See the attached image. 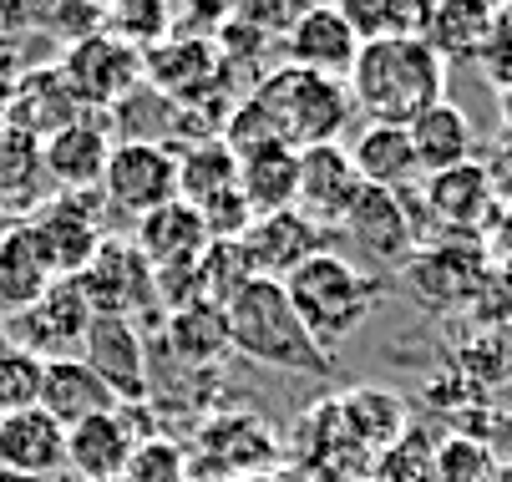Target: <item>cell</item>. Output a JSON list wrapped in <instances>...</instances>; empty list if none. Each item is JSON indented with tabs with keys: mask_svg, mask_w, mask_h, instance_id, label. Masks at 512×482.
<instances>
[{
	"mask_svg": "<svg viewBox=\"0 0 512 482\" xmlns=\"http://www.w3.org/2000/svg\"><path fill=\"white\" fill-rule=\"evenodd\" d=\"M360 173L340 143L305 148L300 153V178H295V214H305L315 229L335 234L350 214V203L360 198Z\"/></svg>",
	"mask_w": 512,
	"mask_h": 482,
	"instance_id": "14",
	"label": "cell"
},
{
	"mask_svg": "<svg viewBox=\"0 0 512 482\" xmlns=\"http://www.w3.org/2000/svg\"><path fill=\"white\" fill-rule=\"evenodd\" d=\"M188 482H218V477H188Z\"/></svg>",
	"mask_w": 512,
	"mask_h": 482,
	"instance_id": "41",
	"label": "cell"
},
{
	"mask_svg": "<svg viewBox=\"0 0 512 482\" xmlns=\"http://www.w3.org/2000/svg\"><path fill=\"white\" fill-rule=\"evenodd\" d=\"M137 442H142V432L132 427V417L122 406L97 411V417L66 427V467L82 482H122Z\"/></svg>",
	"mask_w": 512,
	"mask_h": 482,
	"instance_id": "17",
	"label": "cell"
},
{
	"mask_svg": "<svg viewBox=\"0 0 512 482\" xmlns=\"http://www.w3.org/2000/svg\"><path fill=\"white\" fill-rule=\"evenodd\" d=\"M77 117H87V112H82L77 97H71V87H66V77L56 72V66L21 72L16 87H11V97H6V107H0V122L26 132V137H36V143L56 137L61 127H71Z\"/></svg>",
	"mask_w": 512,
	"mask_h": 482,
	"instance_id": "19",
	"label": "cell"
},
{
	"mask_svg": "<svg viewBox=\"0 0 512 482\" xmlns=\"http://www.w3.org/2000/svg\"><path fill=\"white\" fill-rule=\"evenodd\" d=\"M295 178H300V153L269 143L239 158V198L249 203V214H279L295 209Z\"/></svg>",
	"mask_w": 512,
	"mask_h": 482,
	"instance_id": "27",
	"label": "cell"
},
{
	"mask_svg": "<svg viewBox=\"0 0 512 482\" xmlns=\"http://www.w3.org/2000/svg\"><path fill=\"white\" fill-rule=\"evenodd\" d=\"M224 330H229V351L254 361V366L300 371V376H330L335 371V356L300 325L284 285H274V280H249L224 305Z\"/></svg>",
	"mask_w": 512,
	"mask_h": 482,
	"instance_id": "2",
	"label": "cell"
},
{
	"mask_svg": "<svg viewBox=\"0 0 512 482\" xmlns=\"http://www.w3.org/2000/svg\"><path fill=\"white\" fill-rule=\"evenodd\" d=\"M421 214L447 229L452 239H482V229L497 219V178L487 163H462L447 173H431L421 178Z\"/></svg>",
	"mask_w": 512,
	"mask_h": 482,
	"instance_id": "11",
	"label": "cell"
},
{
	"mask_svg": "<svg viewBox=\"0 0 512 482\" xmlns=\"http://www.w3.org/2000/svg\"><path fill=\"white\" fill-rule=\"evenodd\" d=\"M340 16L360 41H386V36H421L426 6H386V0H345Z\"/></svg>",
	"mask_w": 512,
	"mask_h": 482,
	"instance_id": "32",
	"label": "cell"
},
{
	"mask_svg": "<svg viewBox=\"0 0 512 482\" xmlns=\"http://www.w3.org/2000/svg\"><path fill=\"white\" fill-rule=\"evenodd\" d=\"M92 305L82 295L77 280H56L26 315L6 320V346L36 356V361H66V356H82V340L92 325Z\"/></svg>",
	"mask_w": 512,
	"mask_h": 482,
	"instance_id": "8",
	"label": "cell"
},
{
	"mask_svg": "<svg viewBox=\"0 0 512 482\" xmlns=\"http://www.w3.org/2000/svg\"><path fill=\"white\" fill-rule=\"evenodd\" d=\"M492 477V457L477 442H447L436 447V482H487Z\"/></svg>",
	"mask_w": 512,
	"mask_h": 482,
	"instance_id": "37",
	"label": "cell"
},
{
	"mask_svg": "<svg viewBox=\"0 0 512 482\" xmlns=\"http://www.w3.org/2000/svg\"><path fill=\"white\" fill-rule=\"evenodd\" d=\"M41 401V361L6 346L0 351V417L11 411H31Z\"/></svg>",
	"mask_w": 512,
	"mask_h": 482,
	"instance_id": "36",
	"label": "cell"
},
{
	"mask_svg": "<svg viewBox=\"0 0 512 482\" xmlns=\"http://www.w3.org/2000/svg\"><path fill=\"white\" fill-rule=\"evenodd\" d=\"M284 295H289V305H295L300 325L320 340L325 351H330V340L355 335L365 320H371L376 300H381L371 274H365L355 259L335 254V249L315 254L310 264H300L284 280Z\"/></svg>",
	"mask_w": 512,
	"mask_h": 482,
	"instance_id": "4",
	"label": "cell"
},
{
	"mask_svg": "<svg viewBox=\"0 0 512 482\" xmlns=\"http://www.w3.org/2000/svg\"><path fill=\"white\" fill-rule=\"evenodd\" d=\"M279 56H284V66H300V72L345 82L355 56H360V36L350 31L340 6H305L300 21L289 26V36L279 41Z\"/></svg>",
	"mask_w": 512,
	"mask_h": 482,
	"instance_id": "15",
	"label": "cell"
},
{
	"mask_svg": "<svg viewBox=\"0 0 512 482\" xmlns=\"http://www.w3.org/2000/svg\"><path fill=\"white\" fill-rule=\"evenodd\" d=\"M340 234L376 264H406L421 249L406 193H386V188H360V198L350 203Z\"/></svg>",
	"mask_w": 512,
	"mask_h": 482,
	"instance_id": "13",
	"label": "cell"
},
{
	"mask_svg": "<svg viewBox=\"0 0 512 482\" xmlns=\"http://www.w3.org/2000/svg\"><path fill=\"white\" fill-rule=\"evenodd\" d=\"M137 254L148 259L153 269H168V264H188L208 249V229L198 219L193 203L173 198L163 203V209H153L148 219H137V234H132Z\"/></svg>",
	"mask_w": 512,
	"mask_h": 482,
	"instance_id": "25",
	"label": "cell"
},
{
	"mask_svg": "<svg viewBox=\"0 0 512 482\" xmlns=\"http://www.w3.org/2000/svg\"><path fill=\"white\" fill-rule=\"evenodd\" d=\"M401 269H406V285L421 300L457 305L477 285H487V249H482V239H442V244H421Z\"/></svg>",
	"mask_w": 512,
	"mask_h": 482,
	"instance_id": "16",
	"label": "cell"
},
{
	"mask_svg": "<svg viewBox=\"0 0 512 482\" xmlns=\"http://www.w3.org/2000/svg\"><path fill=\"white\" fill-rule=\"evenodd\" d=\"M56 285V274L31 234V224H6L0 229V320L26 315L46 290Z\"/></svg>",
	"mask_w": 512,
	"mask_h": 482,
	"instance_id": "23",
	"label": "cell"
},
{
	"mask_svg": "<svg viewBox=\"0 0 512 482\" xmlns=\"http://www.w3.org/2000/svg\"><path fill=\"white\" fill-rule=\"evenodd\" d=\"M173 163H178V198L183 203H208L218 193L239 188V158L218 143V137H198V143H178L173 148Z\"/></svg>",
	"mask_w": 512,
	"mask_h": 482,
	"instance_id": "30",
	"label": "cell"
},
{
	"mask_svg": "<svg viewBox=\"0 0 512 482\" xmlns=\"http://www.w3.org/2000/svg\"><path fill=\"white\" fill-rule=\"evenodd\" d=\"M492 26H497V11H492V6H467V0H452V6H426V16H421V41L442 56V61L482 56Z\"/></svg>",
	"mask_w": 512,
	"mask_h": 482,
	"instance_id": "29",
	"label": "cell"
},
{
	"mask_svg": "<svg viewBox=\"0 0 512 482\" xmlns=\"http://www.w3.org/2000/svg\"><path fill=\"white\" fill-rule=\"evenodd\" d=\"M107 158H112V132L97 117H77L41 143V173L46 183H56V193H97Z\"/></svg>",
	"mask_w": 512,
	"mask_h": 482,
	"instance_id": "18",
	"label": "cell"
},
{
	"mask_svg": "<svg viewBox=\"0 0 512 482\" xmlns=\"http://www.w3.org/2000/svg\"><path fill=\"white\" fill-rule=\"evenodd\" d=\"M102 188L97 193H56L41 198V209L26 214L46 264L56 280H77V274L92 264L97 244H102Z\"/></svg>",
	"mask_w": 512,
	"mask_h": 482,
	"instance_id": "7",
	"label": "cell"
},
{
	"mask_svg": "<svg viewBox=\"0 0 512 482\" xmlns=\"http://www.w3.org/2000/svg\"><path fill=\"white\" fill-rule=\"evenodd\" d=\"M198 442H203V457L213 452V462H218L213 477L218 482H229L224 472H259L279 457L274 427L259 417V411H244V406L213 411V417L203 422V432H198Z\"/></svg>",
	"mask_w": 512,
	"mask_h": 482,
	"instance_id": "20",
	"label": "cell"
},
{
	"mask_svg": "<svg viewBox=\"0 0 512 482\" xmlns=\"http://www.w3.org/2000/svg\"><path fill=\"white\" fill-rule=\"evenodd\" d=\"M406 132H411V148H416L421 178L472 163L477 137H472V122H467V112H462L457 102H436V107H426L421 117L406 122Z\"/></svg>",
	"mask_w": 512,
	"mask_h": 482,
	"instance_id": "26",
	"label": "cell"
},
{
	"mask_svg": "<svg viewBox=\"0 0 512 482\" xmlns=\"http://www.w3.org/2000/svg\"><path fill=\"white\" fill-rule=\"evenodd\" d=\"M82 361L112 391L117 406H142L153 396V371H148L153 361H148V346H142V330L122 315H97L87 325Z\"/></svg>",
	"mask_w": 512,
	"mask_h": 482,
	"instance_id": "10",
	"label": "cell"
},
{
	"mask_svg": "<svg viewBox=\"0 0 512 482\" xmlns=\"http://www.w3.org/2000/svg\"><path fill=\"white\" fill-rule=\"evenodd\" d=\"M77 285L92 305V315H122L137 325V315L158 305V290H153V264L137 254L132 239H112L102 234L92 264L77 274Z\"/></svg>",
	"mask_w": 512,
	"mask_h": 482,
	"instance_id": "9",
	"label": "cell"
},
{
	"mask_svg": "<svg viewBox=\"0 0 512 482\" xmlns=\"http://www.w3.org/2000/svg\"><path fill=\"white\" fill-rule=\"evenodd\" d=\"M325 244H330L325 229H315V224H310L305 214H295V209H279V214H259V219L244 229L239 254H244V264H249L254 280L284 285L300 264H310L315 254H325Z\"/></svg>",
	"mask_w": 512,
	"mask_h": 482,
	"instance_id": "12",
	"label": "cell"
},
{
	"mask_svg": "<svg viewBox=\"0 0 512 482\" xmlns=\"http://www.w3.org/2000/svg\"><path fill=\"white\" fill-rule=\"evenodd\" d=\"M335 406H340V422H345V432H350V442L360 452H386V447H396L411 432L406 427V401L396 391L360 386V391L340 396Z\"/></svg>",
	"mask_w": 512,
	"mask_h": 482,
	"instance_id": "28",
	"label": "cell"
},
{
	"mask_svg": "<svg viewBox=\"0 0 512 482\" xmlns=\"http://www.w3.org/2000/svg\"><path fill=\"white\" fill-rule=\"evenodd\" d=\"M0 467L26 482L56 477L66 467V427L56 417H46L41 406L0 417Z\"/></svg>",
	"mask_w": 512,
	"mask_h": 482,
	"instance_id": "21",
	"label": "cell"
},
{
	"mask_svg": "<svg viewBox=\"0 0 512 482\" xmlns=\"http://www.w3.org/2000/svg\"><path fill=\"white\" fill-rule=\"evenodd\" d=\"M502 290H507V300H512V259H507V269H502Z\"/></svg>",
	"mask_w": 512,
	"mask_h": 482,
	"instance_id": "40",
	"label": "cell"
},
{
	"mask_svg": "<svg viewBox=\"0 0 512 482\" xmlns=\"http://www.w3.org/2000/svg\"><path fill=\"white\" fill-rule=\"evenodd\" d=\"M46 417H56L61 427H77L97 411H112V391L87 371L82 356H66V361H41V401H36Z\"/></svg>",
	"mask_w": 512,
	"mask_h": 482,
	"instance_id": "24",
	"label": "cell"
},
{
	"mask_svg": "<svg viewBox=\"0 0 512 482\" xmlns=\"http://www.w3.org/2000/svg\"><path fill=\"white\" fill-rule=\"evenodd\" d=\"M56 72L66 77L82 112H112L117 102H127L142 87V51H132L127 41H117L107 31H92L66 46Z\"/></svg>",
	"mask_w": 512,
	"mask_h": 482,
	"instance_id": "5",
	"label": "cell"
},
{
	"mask_svg": "<svg viewBox=\"0 0 512 482\" xmlns=\"http://www.w3.org/2000/svg\"><path fill=\"white\" fill-rule=\"evenodd\" d=\"M502 137L512 143V92H502Z\"/></svg>",
	"mask_w": 512,
	"mask_h": 482,
	"instance_id": "39",
	"label": "cell"
},
{
	"mask_svg": "<svg viewBox=\"0 0 512 482\" xmlns=\"http://www.w3.org/2000/svg\"><path fill=\"white\" fill-rule=\"evenodd\" d=\"M188 477H193L188 472V452L173 437H163V432L142 437L132 462H127V472H122V482H188Z\"/></svg>",
	"mask_w": 512,
	"mask_h": 482,
	"instance_id": "35",
	"label": "cell"
},
{
	"mask_svg": "<svg viewBox=\"0 0 512 482\" xmlns=\"http://www.w3.org/2000/svg\"><path fill=\"white\" fill-rule=\"evenodd\" d=\"M360 183L365 188H386V193H406L411 183H421V163L411 148V132L401 122H365L360 137L345 148Z\"/></svg>",
	"mask_w": 512,
	"mask_h": 482,
	"instance_id": "22",
	"label": "cell"
},
{
	"mask_svg": "<svg viewBox=\"0 0 512 482\" xmlns=\"http://www.w3.org/2000/svg\"><path fill=\"white\" fill-rule=\"evenodd\" d=\"M163 340H168V351H173L183 366L208 371L218 356H229L224 310H218V305H188V310H173L168 325H163Z\"/></svg>",
	"mask_w": 512,
	"mask_h": 482,
	"instance_id": "31",
	"label": "cell"
},
{
	"mask_svg": "<svg viewBox=\"0 0 512 482\" xmlns=\"http://www.w3.org/2000/svg\"><path fill=\"white\" fill-rule=\"evenodd\" d=\"M249 97L259 102V112L269 117L274 137L284 148H325V143H340V132L355 112L350 102V87L345 82H330V77H315V72H300V66H269V72L249 87Z\"/></svg>",
	"mask_w": 512,
	"mask_h": 482,
	"instance_id": "3",
	"label": "cell"
},
{
	"mask_svg": "<svg viewBox=\"0 0 512 482\" xmlns=\"http://www.w3.org/2000/svg\"><path fill=\"white\" fill-rule=\"evenodd\" d=\"M350 102L371 122H411L426 107L447 102V61L421 36H386L360 41V56L350 66Z\"/></svg>",
	"mask_w": 512,
	"mask_h": 482,
	"instance_id": "1",
	"label": "cell"
},
{
	"mask_svg": "<svg viewBox=\"0 0 512 482\" xmlns=\"http://www.w3.org/2000/svg\"><path fill=\"white\" fill-rule=\"evenodd\" d=\"M482 72L502 87V92H512V11H497V26H492V36H487V46H482Z\"/></svg>",
	"mask_w": 512,
	"mask_h": 482,
	"instance_id": "38",
	"label": "cell"
},
{
	"mask_svg": "<svg viewBox=\"0 0 512 482\" xmlns=\"http://www.w3.org/2000/svg\"><path fill=\"white\" fill-rule=\"evenodd\" d=\"M178 198V163L168 143H127L117 137L107 173H102V203L112 214L148 219L153 209Z\"/></svg>",
	"mask_w": 512,
	"mask_h": 482,
	"instance_id": "6",
	"label": "cell"
},
{
	"mask_svg": "<svg viewBox=\"0 0 512 482\" xmlns=\"http://www.w3.org/2000/svg\"><path fill=\"white\" fill-rule=\"evenodd\" d=\"M249 280H254V274H249L239 244H208V249L198 254V295H203V305L224 310Z\"/></svg>",
	"mask_w": 512,
	"mask_h": 482,
	"instance_id": "33",
	"label": "cell"
},
{
	"mask_svg": "<svg viewBox=\"0 0 512 482\" xmlns=\"http://www.w3.org/2000/svg\"><path fill=\"white\" fill-rule=\"evenodd\" d=\"M41 178V143L0 122V198H26Z\"/></svg>",
	"mask_w": 512,
	"mask_h": 482,
	"instance_id": "34",
	"label": "cell"
}]
</instances>
